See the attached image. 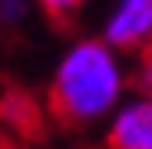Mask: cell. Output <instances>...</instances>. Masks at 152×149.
I'll return each mask as SVG.
<instances>
[{
	"instance_id": "1",
	"label": "cell",
	"mask_w": 152,
	"mask_h": 149,
	"mask_svg": "<svg viewBox=\"0 0 152 149\" xmlns=\"http://www.w3.org/2000/svg\"><path fill=\"white\" fill-rule=\"evenodd\" d=\"M123 69L105 40H80L58 62L47 102L58 124H91L120 102Z\"/></svg>"
},
{
	"instance_id": "2",
	"label": "cell",
	"mask_w": 152,
	"mask_h": 149,
	"mask_svg": "<svg viewBox=\"0 0 152 149\" xmlns=\"http://www.w3.org/2000/svg\"><path fill=\"white\" fill-rule=\"evenodd\" d=\"M152 40V0H120L105 22V44L134 51Z\"/></svg>"
},
{
	"instance_id": "3",
	"label": "cell",
	"mask_w": 152,
	"mask_h": 149,
	"mask_svg": "<svg viewBox=\"0 0 152 149\" xmlns=\"http://www.w3.org/2000/svg\"><path fill=\"white\" fill-rule=\"evenodd\" d=\"M109 149H152V98H134L109 124Z\"/></svg>"
},
{
	"instance_id": "4",
	"label": "cell",
	"mask_w": 152,
	"mask_h": 149,
	"mask_svg": "<svg viewBox=\"0 0 152 149\" xmlns=\"http://www.w3.org/2000/svg\"><path fill=\"white\" fill-rule=\"evenodd\" d=\"M80 4H83V0H40V7L54 18V22H65V18L80 7Z\"/></svg>"
},
{
	"instance_id": "5",
	"label": "cell",
	"mask_w": 152,
	"mask_h": 149,
	"mask_svg": "<svg viewBox=\"0 0 152 149\" xmlns=\"http://www.w3.org/2000/svg\"><path fill=\"white\" fill-rule=\"evenodd\" d=\"M141 91H145V98H152V51L145 55V66H141V77H138Z\"/></svg>"
},
{
	"instance_id": "6",
	"label": "cell",
	"mask_w": 152,
	"mask_h": 149,
	"mask_svg": "<svg viewBox=\"0 0 152 149\" xmlns=\"http://www.w3.org/2000/svg\"><path fill=\"white\" fill-rule=\"evenodd\" d=\"M22 11H26V7H22V0H4V15H7V18H18Z\"/></svg>"
}]
</instances>
